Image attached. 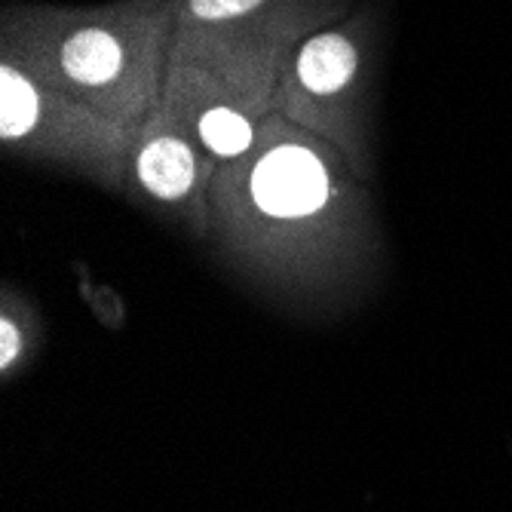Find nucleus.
Listing matches in <instances>:
<instances>
[{
  "mask_svg": "<svg viewBox=\"0 0 512 512\" xmlns=\"http://www.w3.org/2000/svg\"><path fill=\"white\" fill-rule=\"evenodd\" d=\"M273 0H181L184 31H224L243 28L246 22H273L267 7Z\"/></svg>",
  "mask_w": 512,
  "mask_h": 512,
  "instance_id": "5",
  "label": "nucleus"
},
{
  "mask_svg": "<svg viewBox=\"0 0 512 512\" xmlns=\"http://www.w3.org/2000/svg\"><path fill=\"white\" fill-rule=\"evenodd\" d=\"M362 71V43L350 28L319 31L307 37L286 74V102L316 126H338L344 96Z\"/></svg>",
  "mask_w": 512,
  "mask_h": 512,
  "instance_id": "3",
  "label": "nucleus"
},
{
  "mask_svg": "<svg viewBox=\"0 0 512 512\" xmlns=\"http://www.w3.org/2000/svg\"><path fill=\"white\" fill-rule=\"evenodd\" d=\"M249 166V194L264 215L307 218L332 200V169L313 142L286 129H270Z\"/></svg>",
  "mask_w": 512,
  "mask_h": 512,
  "instance_id": "2",
  "label": "nucleus"
},
{
  "mask_svg": "<svg viewBox=\"0 0 512 512\" xmlns=\"http://www.w3.org/2000/svg\"><path fill=\"white\" fill-rule=\"evenodd\" d=\"M16 353H19V332L13 329V322H0V365H13V359H16Z\"/></svg>",
  "mask_w": 512,
  "mask_h": 512,
  "instance_id": "6",
  "label": "nucleus"
},
{
  "mask_svg": "<svg viewBox=\"0 0 512 512\" xmlns=\"http://www.w3.org/2000/svg\"><path fill=\"white\" fill-rule=\"evenodd\" d=\"M191 132L160 120L135 151V178L157 200H184L200 181V154L188 138Z\"/></svg>",
  "mask_w": 512,
  "mask_h": 512,
  "instance_id": "4",
  "label": "nucleus"
},
{
  "mask_svg": "<svg viewBox=\"0 0 512 512\" xmlns=\"http://www.w3.org/2000/svg\"><path fill=\"white\" fill-rule=\"evenodd\" d=\"M163 40L166 10L157 0H142L89 19L37 25L22 59L80 102L129 126L157 99Z\"/></svg>",
  "mask_w": 512,
  "mask_h": 512,
  "instance_id": "1",
  "label": "nucleus"
}]
</instances>
